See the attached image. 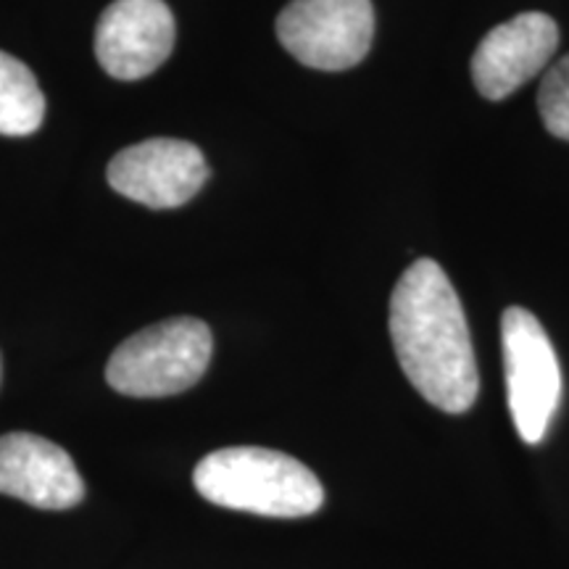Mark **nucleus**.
Returning <instances> with one entry per match:
<instances>
[{"mask_svg": "<svg viewBox=\"0 0 569 569\" xmlns=\"http://www.w3.org/2000/svg\"><path fill=\"white\" fill-rule=\"evenodd\" d=\"M390 338L396 359L425 401L465 415L480 390L478 361L465 309L443 267L419 259L390 298Z\"/></svg>", "mask_w": 569, "mask_h": 569, "instance_id": "nucleus-1", "label": "nucleus"}, {"mask_svg": "<svg viewBox=\"0 0 569 569\" xmlns=\"http://www.w3.org/2000/svg\"><path fill=\"white\" fill-rule=\"evenodd\" d=\"M196 490L213 507L298 519L322 509L325 488L309 467L259 446L219 448L198 461Z\"/></svg>", "mask_w": 569, "mask_h": 569, "instance_id": "nucleus-2", "label": "nucleus"}, {"mask_svg": "<svg viewBox=\"0 0 569 569\" xmlns=\"http://www.w3.org/2000/svg\"><path fill=\"white\" fill-rule=\"evenodd\" d=\"M213 338L196 317H174L127 338L111 353L106 380L117 393L163 398L184 393L211 365Z\"/></svg>", "mask_w": 569, "mask_h": 569, "instance_id": "nucleus-3", "label": "nucleus"}, {"mask_svg": "<svg viewBox=\"0 0 569 569\" xmlns=\"http://www.w3.org/2000/svg\"><path fill=\"white\" fill-rule=\"evenodd\" d=\"M507 398L519 438L536 446L549 432L561 401V367L536 315L509 306L501 317Z\"/></svg>", "mask_w": 569, "mask_h": 569, "instance_id": "nucleus-4", "label": "nucleus"}, {"mask_svg": "<svg viewBox=\"0 0 569 569\" xmlns=\"http://www.w3.org/2000/svg\"><path fill=\"white\" fill-rule=\"evenodd\" d=\"M277 38L303 67L351 69L372 48L375 6L372 0H293L277 17Z\"/></svg>", "mask_w": 569, "mask_h": 569, "instance_id": "nucleus-5", "label": "nucleus"}, {"mask_svg": "<svg viewBox=\"0 0 569 569\" xmlns=\"http://www.w3.org/2000/svg\"><path fill=\"white\" fill-rule=\"evenodd\" d=\"M109 184L117 193L148 209H177L209 180L201 148L188 140L151 138L113 156Z\"/></svg>", "mask_w": 569, "mask_h": 569, "instance_id": "nucleus-6", "label": "nucleus"}, {"mask_svg": "<svg viewBox=\"0 0 569 569\" xmlns=\"http://www.w3.org/2000/svg\"><path fill=\"white\" fill-rule=\"evenodd\" d=\"M174 34V17L163 0H113L98 19V63L113 80H142L172 56Z\"/></svg>", "mask_w": 569, "mask_h": 569, "instance_id": "nucleus-7", "label": "nucleus"}, {"mask_svg": "<svg viewBox=\"0 0 569 569\" xmlns=\"http://www.w3.org/2000/svg\"><path fill=\"white\" fill-rule=\"evenodd\" d=\"M559 46V27L549 13L525 11L498 24L472 56V80L488 101H503L549 67Z\"/></svg>", "mask_w": 569, "mask_h": 569, "instance_id": "nucleus-8", "label": "nucleus"}, {"mask_svg": "<svg viewBox=\"0 0 569 569\" xmlns=\"http://www.w3.org/2000/svg\"><path fill=\"white\" fill-rule=\"evenodd\" d=\"M0 493L38 509H71L84 498L82 475L53 440L32 432L0 438Z\"/></svg>", "mask_w": 569, "mask_h": 569, "instance_id": "nucleus-9", "label": "nucleus"}, {"mask_svg": "<svg viewBox=\"0 0 569 569\" xmlns=\"http://www.w3.org/2000/svg\"><path fill=\"white\" fill-rule=\"evenodd\" d=\"M42 117H46V96L32 69L0 51V134L27 138L40 130Z\"/></svg>", "mask_w": 569, "mask_h": 569, "instance_id": "nucleus-10", "label": "nucleus"}, {"mask_svg": "<svg viewBox=\"0 0 569 569\" xmlns=\"http://www.w3.org/2000/svg\"><path fill=\"white\" fill-rule=\"evenodd\" d=\"M538 111L553 138L569 140V53L546 71L538 90Z\"/></svg>", "mask_w": 569, "mask_h": 569, "instance_id": "nucleus-11", "label": "nucleus"}]
</instances>
